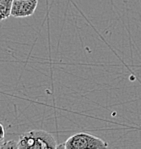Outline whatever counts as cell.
I'll list each match as a JSON object with an SVG mask.
<instances>
[{"label": "cell", "instance_id": "obj_1", "mask_svg": "<svg viewBox=\"0 0 141 149\" xmlns=\"http://www.w3.org/2000/svg\"><path fill=\"white\" fill-rule=\"evenodd\" d=\"M58 146L52 134L44 130H30L17 139V149H57Z\"/></svg>", "mask_w": 141, "mask_h": 149}, {"label": "cell", "instance_id": "obj_2", "mask_svg": "<svg viewBox=\"0 0 141 149\" xmlns=\"http://www.w3.org/2000/svg\"><path fill=\"white\" fill-rule=\"evenodd\" d=\"M107 147L108 144L106 141L87 132H79L72 135L63 144V148L65 149H98Z\"/></svg>", "mask_w": 141, "mask_h": 149}, {"label": "cell", "instance_id": "obj_3", "mask_svg": "<svg viewBox=\"0 0 141 149\" xmlns=\"http://www.w3.org/2000/svg\"><path fill=\"white\" fill-rule=\"evenodd\" d=\"M38 5V0H13L11 16L24 18L32 16Z\"/></svg>", "mask_w": 141, "mask_h": 149}, {"label": "cell", "instance_id": "obj_4", "mask_svg": "<svg viewBox=\"0 0 141 149\" xmlns=\"http://www.w3.org/2000/svg\"><path fill=\"white\" fill-rule=\"evenodd\" d=\"M13 0H0V21L7 19L11 16Z\"/></svg>", "mask_w": 141, "mask_h": 149}, {"label": "cell", "instance_id": "obj_5", "mask_svg": "<svg viewBox=\"0 0 141 149\" xmlns=\"http://www.w3.org/2000/svg\"><path fill=\"white\" fill-rule=\"evenodd\" d=\"M4 137H5V129H4L3 125L0 123V142L4 140Z\"/></svg>", "mask_w": 141, "mask_h": 149}]
</instances>
